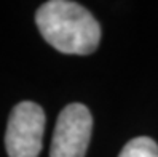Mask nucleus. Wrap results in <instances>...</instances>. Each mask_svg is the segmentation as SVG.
Returning <instances> with one entry per match:
<instances>
[{
	"mask_svg": "<svg viewBox=\"0 0 158 157\" xmlns=\"http://www.w3.org/2000/svg\"><path fill=\"white\" fill-rule=\"evenodd\" d=\"M118 157H158V144L152 138L139 136L126 143Z\"/></svg>",
	"mask_w": 158,
	"mask_h": 157,
	"instance_id": "obj_4",
	"label": "nucleus"
},
{
	"mask_svg": "<svg viewBox=\"0 0 158 157\" xmlns=\"http://www.w3.org/2000/svg\"><path fill=\"white\" fill-rule=\"evenodd\" d=\"M93 117L85 104L66 106L58 117L50 157H85L91 140Z\"/></svg>",
	"mask_w": 158,
	"mask_h": 157,
	"instance_id": "obj_3",
	"label": "nucleus"
},
{
	"mask_svg": "<svg viewBox=\"0 0 158 157\" xmlns=\"http://www.w3.org/2000/svg\"><path fill=\"white\" fill-rule=\"evenodd\" d=\"M35 23L51 47L67 55H89L101 40V26L81 5L50 0L35 13Z\"/></svg>",
	"mask_w": 158,
	"mask_h": 157,
	"instance_id": "obj_1",
	"label": "nucleus"
},
{
	"mask_svg": "<svg viewBox=\"0 0 158 157\" xmlns=\"http://www.w3.org/2000/svg\"><path fill=\"white\" fill-rule=\"evenodd\" d=\"M45 132V112L32 103L16 104L8 119L5 146L8 157H39Z\"/></svg>",
	"mask_w": 158,
	"mask_h": 157,
	"instance_id": "obj_2",
	"label": "nucleus"
}]
</instances>
